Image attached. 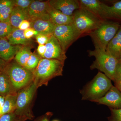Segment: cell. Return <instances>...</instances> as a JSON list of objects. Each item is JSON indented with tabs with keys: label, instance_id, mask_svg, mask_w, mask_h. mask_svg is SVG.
Returning <instances> with one entry per match:
<instances>
[{
	"label": "cell",
	"instance_id": "26",
	"mask_svg": "<svg viewBox=\"0 0 121 121\" xmlns=\"http://www.w3.org/2000/svg\"><path fill=\"white\" fill-rule=\"evenodd\" d=\"M14 28L10 23L0 22V38H6Z\"/></svg>",
	"mask_w": 121,
	"mask_h": 121
},
{
	"label": "cell",
	"instance_id": "22",
	"mask_svg": "<svg viewBox=\"0 0 121 121\" xmlns=\"http://www.w3.org/2000/svg\"><path fill=\"white\" fill-rule=\"evenodd\" d=\"M79 1L80 8L85 9L99 16L102 2L98 0H79Z\"/></svg>",
	"mask_w": 121,
	"mask_h": 121
},
{
	"label": "cell",
	"instance_id": "16",
	"mask_svg": "<svg viewBox=\"0 0 121 121\" xmlns=\"http://www.w3.org/2000/svg\"><path fill=\"white\" fill-rule=\"evenodd\" d=\"M48 12L51 21L56 26L67 25L73 23V16H69L63 14L60 11L51 6L50 4Z\"/></svg>",
	"mask_w": 121,
	"mask_h": 121
},
{
	"label": "cell",
	"instance_id": "12",
	"mask_svg": "<svg viewBox=\"0 0 121 121\" xmlns=\"http://www.w3.org/2000/svg\"><path fill=\"white\" fill-rule=\"evenodd\" d=\"M51 6L63 14L71 16L76 10L80 8L79 0H50Z\"/></svg>",
	"mask_w": 121,
	"mask_h": 121
},
{
	"label": "cell",
	"instance_id": "41",
	"mask_svg": "<svg viewBox=\"0 0 121 121\" xmlns=\"http://www.w3.org/2000/svg\"><path fill=\"white\" fill-rule=\"evenodd\" d=\"M1 115H1V113L0 112V117H1Z\"/></svg>",
	"mask_w": 121,
	"mask_h": 121
},
{
	"label": "cell",
	"instance_id": "15",
	"mask_svg": "<svg viewBox=\"0 0 121 121\" xmlns=\"http://www.w3.org/2000/svg\"><path fill=\"white\" fill-rule=\"evenodd\" d=\"M30 27L35 29L38 34L51 36L53 35L56 25L51 21L37 20L31 21Z\"/></svg>",
	"mask_w": 121,
	"mask_h": 121
},
{
	"label": "cell",
	"instance_id": "39",
	"mask_svg": "<svg viewBox=\"0 0 121 121\" xmlns=\"http://www.w3.org/2000/svg\"><path fill=\"white\" fill-rule=\"evenodd\" d=\"M41 121H48L47 118H44L43 119H42Z\"/></svg>",
	"mask_w": 121,
	"mask_h": 121
},
{
	"label": "cell",
	"instance_id": "25",
	"mask_svg": "<svg viewBox=\"0 0 121 121\" xmlns=\"http://www.w3.org/2000/svg\"><path fill=\"white\" fill-rule=\"evenodd\" d=\"M14 7L13 4L5 7L0 11V22L10 23V17Z\"/></svg>",
	"mask_w": 121,
	"mask_h": 121
},
{
	"label": "cell",
	"instance_id": "4",
	"mask_svg": "<svg viewBox=\"0 0 121 121\" xmlns=\"http://www.w3.org/2000/svg\"><path fill=\"white\" fill-rule=\"evenodd\" d=\"M89 56L95 57V60L90 66L91 70L97 69L102 72L111 80L113 81L117 64L119 60L106 50L95 48L87 51Z\"/></svg>",
	"mask_w": 121,
	"mask_h": 121
},
{
	"label": "cell",
	"instance_id": "20",
	"mask_svg": "<svg viewBox=\"0 0 121 121\" xmlns=\"http://www.w3.org/2000/svg\"><path fill=\"white\" fill-rule=\"evenodd\" d=\"M24 20L29 21L26 10L14 6L10 17L11 25L13 28H18L20 24Z\"/></svg>",
	"mask_w": 121,
	"mask_h": 121
},
{
	"label": "cell",
	"instance_id": "29",
	"mask_svg": "<svg viewBox=\"0 0 121 121\" xmlns=\"http://www.w3.org/2000/svg\"><path fill=\"white\" fill-rule=\"evenodd\" d=\"M51 36L43 34H38L35 36L36 39L39 45H45Z\"/></svg>",
	"mask_w": 121,
	"mask_h": 121
},
{
	"label": "cell",
	"instance_id": "11",
	"mask_svg": "<svg viewBox=\"0 0 121 121\" xmlns=\"http://www.w3.org/2000/svg\"><path fill=\"white\" fill-rule=\"evenodd\" d=\"M93 102L106 105L112 109H121V92L115 86H113L104 97Z\"/></svg>",
	"mask_w": 121,
	"mask_h": 121
},
{
	"label": "cell",
	"instance_id": "21",
	"mask_svg": "<svg viewBox=\"0 0 121 121\" xmlns=\"http://www.w3.org/2000/svg\"><path fill=\"white\" fill-rule=\"evenodd\" d=\"M31 47L29 45H23L14 57L15 61L24 67L32 53Z\"/></svg>",
	"mask_w": 121,
	"mask_h": 121
},
{
	"label": "cell",
	"instance_id": "28",
	"mask_svg": "<svg viewBox=\"0 0 121 121\" xmlns=\"http://www.w3.org/2000/svg\"><path fill=\"white\" fill-rule=\"evenodd\" d=\"M110 109L111 115L110 121H121V108L118 109L110 108Z\"/></svg>",
	"mask_w": 121,
	"mask_h": 121
},
{
	"label": "cell",
	"instance_id": "38",
	"mask_svg": "<svg viewBox=\"0 0 121 121\" xmlns=\"http://www.w3.org/2000/svg\"><path fill=\"white\" fill-rule=\"evenodd\" d=\"M115 86L117 87L118 90L121 92V82L115 83Z\"/></svg>",
	"mask_w": 121,
	"mask_h": 121
},
{
	"label": "cell",
	"instance_id": "13",
	"mask_svg": "<svg viewBox=\"0 0 121 121\" xmlns=\"http://www.w3.org/2000/svg\"><path fill=\"white\" fill-rule=\"evenodd\" d=\"M99 16L104 20H116L121 21V0L115 2L111 6L102 2Z\"/></svg>",
	"mask_w": 121,
	"mask_h": 121
},
{
	"label": "cell",
	"instance_id": "8",
	"mask_svg": "<svg viewBox=\"0 0 121 121\" xmlns=\"http://www.w3.org/2000/svg\"><path fill=\"white\" fill-rule=\"evenodd\" d=\"M53 35L58 40L63 50L66 52L72 43L82 36L73 23L56 26Z\"/></svg>",
	"mask_w": 121,
	"mask_h": 121
},
{
	"label": "cell",
	"instance_id": "3",
	"mask_svg": "<svg viewBox=\"0 0 121 121\" xmlns=\"http://www.w3.org/2000/svg\"><path fill=\"white\" fill-rule=\"evenodd\" d=\"M121 25L119 22L104 20L97 28L89 33L95 48L106 50Z\"/></svg>",
	"mask_w": 121,
	"mask_h": 121
},
{
	"label": "cell",
	"instance_id": "43",
	"mask_svg": "<svg viewBox=\"0 0 121 121\" xmlns=\"http://www.w3.org/2000/svg\"></svg>",
	"mask_w": 121,
	"mask_h": 121
},
{
	"label": "cell",
	"instance_id": "1",
	"mask_svg": "<svg viewBox=\"0 0 121 121\" xmlns=\"http://www.w3.org/2000/svg\"><path fill=\"white\" fill-rule=\"evenodd\" d=\"M64 63L58 60L42 58L32 72L33 82L37 88L47 85L50 80L56 76L62 75Z\"/></svg>",
	"mask_w": 121,
	"mask_h": 121
},
{
	"label": "cell",
	"instance_id": "34",
	"mask_svg": "<svg viewBox=\"0 0 121 121\" xmlns=\"http://www.w3.org/2000/svg\"><path fill=\"white\" fill-rule=\"evenodd\" d=\"M30 27V22L27 20H24L20 24L18 28L20 30H23L29 28Z\"/></svg>",
	"mask_w": 121,
	"mask_h": 121
},
{
	"label": "cell",
	"instance_id": "37",
	"mask_svg": "<svg viewBox=\"0 0 121 121\" xmlns=\"http://www.w3.org/2000/svg\"><path fill=\"white\" fill-rule=\"evenodd\" d=\"M5 97L3 96L0 95V112L1 113L2 108L4 104Z\"/></svg>",
	"mask_w": 121,
	"mask_h": 121
},
{
	"label": "cell",
	"instance_id": "42",
	"mask_svg": "<svg viewBox=\"0 0 121 121\" xmlns=\"http://www.w3.org/2000/svg\"><path fill=\"white\" fill-rule=\"evenodd\" d=\"M22 119H20V120H19L18 121H22Z\"/></svg>",
	"mask_w": 121,
	"mask_h": 121
},
{
	"label": "cell",
	"instance_id": "17",
	"mask_svg": "<svg viewBox=\"0 0 121 121\" xmlns=\"http://www.w3.org/2000/svg\"><path fill=\"white\" fill-rule=\"evenodd\" d=\"M106 51L119 60L121 51V25L114 37L108 43Z\"/></svg>",
	"mask_w": 121,
	"mask_h": 121
},
{
	"label": "cell",
	"instance_id": "9",
	"mask_svg": "<svg viewBox=\"0 0 121 121\" xmlns=\"http://www.w3.org/2000/svg\"><path fill=\"white\" fill-rule=\"evenodd\" d=\"M49 5L48 1L33 0L26 10L29 21L31 22L37 20L51 21L48 12Z\"/></svg>",
	"mask_w": 121,
	"mask_h": 121
},
{
	"label": "cell",
	"instance_id": "10",
	"mask_svg": "<svg viewBox=\"0 0 121 121\" xmlns=\"http://www.w3.org/2000/svg\"><path fill=\"white\" fill-rule=\"evenodd\" d=\"M45 45L46 52L42 58L57 60L65 63L67 58L66 52L63 50L58 40L53 35L50 37Z\"/></svg>",
	"mask_w": 121,
	"mask_h": 121
},
{
	"label": "cell",
	"instance_id": "14",
	"mask_svg": "<svg viewBox=\"0 0 121 121\" xmlns=\"http://www.w3.org/2000/svg\"><path fill=\"white\" fill-rule=\"evenodd\" d=\"M23 45L11 44L6 38H0V58L8 62L14 58Z\"/></svg>",
	"mask_w": 121,
	"mask_h": 121
},
{
	"label": "cell",
	"instance_id": "18",
	"mask_svg": "<svg viewBox=\"0 0 121 121\" xmlns=\"http://www.w3.org/2000/svg\"><path fill=\"white\" fill-rule=\"evenodd\" d=\"M10 43L13 45H28L30 43V39H27L24 35V31L18 28H13V30L6 38Z\"/></svg>",
	"mask_w": 121,
	"mask_h": 121
},
{
	"label": "cell",
	"instance_id": "23",
	"mask_svg": "<svg viewBox=\"0 0 121 121\" xmlns=\"http://www.w3.org/2000/svg\"><path fill=\"white\" fill-rule=\"evenodd\" d=\"M17 93L9 95L5 97L1 115L14 112L16 109Z\"/></svg>",
	"mask_w": 121,
	"mask_h": 121
},
{
	"label": "cell",
	"instance_id": "33",
	"mask_svg": "<svg viewBox=\"0 0 121 121\" xmlns=\"http://www.w3.org/2000/svg\"><path fill=\"white\" fill-rule=\"evenodd\" d=\"M13 1L11 0H0V11L5 7L13 4Z\"/></svg>",
	"mask_w": 121,
	"mask_h": 121
},
{
	"label": "cell",
	"instance_id": "35",
	"mask_svg": "<svg viewBox=\"0 0 121 121\" xmlns=\"http://www.w3.org/2000/svg\"><path fill=\"white\" fill-rule=\"evenodd\" d=\"M37 50L39 55L42 58L46 52V48L45 45H39Z\"/></svg>",
	"mask_w": 121,
	"mask_h": 121
},
{
	"label": "cell",
	"instance_id": "6",
	"mask_svg": "<svg viewBox=\"0 0 121 121\" xmlns=\"http://www.w3.org/2000/svg\"><path fill=\"white\" fill-rule=\"evenodd\" d=\"M73 17V24L82 36L97 28L104 20L99 16L82 8L74 12Z\"/></svg>",
	"mask_w": 121,
	"mask_h": 121
},
{
	"label": "cell",
	"instance_id": "44",
	"mask_svg": "<svg viewBox=\"0 0 121 121\" xmlns=\"http://www.w3.org/2000/svg\"></svg>",
	"mask_w": 121,
	"mask_h": 121
},
{
	"label": "cell",
	"instance_id": "40",
	"mask_svg": "<svg viewBox=\"0 0 121 121\" xmlns=\"http://www.w3.org/2000/svg\"><path fill=\"white\" fill-rule=\"evenodd\" d=\"M120 60H121V53H120V56H119V61H120Z\"/></svg>",
	"mask_w": 121,
	"mask_h": 121
},
{
	"label": "cell",
	"instance_id": "5",
	"mask_svg": "<svg viewBox=\"0 0 121 121\" xmlns=\"http://www.w3.org/2000/svg\"><path fill=\"white\" fill-rule=\"evenodd\" d=\"M3 71L8 76L17 92L33 82L32 72L26 69L15 61L7 63Z\"/></svg>",
	"mask_w": 121,
	"mask_h": 121
},
{
	"label": "cell",
	"instance_id": "19",
	"mask_svg": "<svg viewBox=\"0 0 121 121\" xmlns=\"http://www.w3.org/2000/svg\"><path fill=\"white\" fill-rule=\"evenodd\" d=\"M17 93L8 76L2 71L0 73V95L5 97Z\"/></svg>",
	"mask_w": 121,
	"mask_h": 121
},
{
	"label": "cell",
	"instance_id": "30",
	"mask_svg": "<svg viewBox=\"0 0 121 121\" xmlns=\"http://www.w3.org/2000/svg\"><path fill=\"white\" fill-rule=\"evenodd\" d=\"M113 81L115 83L121 82V60L119 61L117 64Z\"/></svg>",
	"mask_w": 121,
	"mask_h": 121
},
{
	"label": "cell",
	"instance_id": "27",
	"mask_svg": "<svg viewBox=\"0 0 121 121\" xmlns=\"http://www.w3.org/2000/svg\"><path fill=\"white\" fill-rule=\"evenodd\" d=\"M13 1L14 6L26 10L33 0H15Z\"/></svg>",
	"mask_w": 121,
	"mask_h": 121
},
{
	"label": "cell",
	"instance_id": "2",
	"mask_svg": "<svg viewBox=\"0 0 121 121\" xmlns=\"http://www.w3.org/2000/svg\"><path fill=\"white\" fill-rule=\"evenodd\" d=\"M112 86L111 80L105 74L99 72L80 91L82 99L93 102L99 99L104 97Z\"/></svg>",
	"mask_w": 121,
	"mask_h": 121
},
{
	"label": "cell",
	"instance_id": "24",
	"mask_svg": "<svg viewBox=\"0 0 121 121\" xmlns=\"http://www.w3.org/2000/svg\"><path fill=\"white\" fill-rule=\"evenodd\" d=\"M40 58L35 53H32L27 61L24 68L29 70L33 72L37 67Z\"/></svg>",
	"mask_w": 121,
	"mask_h": 121
},
{
	"label": "cell",
	"instance_id": "36",
	"mask_svg": "<svg viewBox=\"0 0 121 121\" xmlns=\"http://www.w3.org/2000/svg\"><path fill=\"white\" fill-rule=\"evenodd\" d=\"M7 63L8 62L0 58V72L4 70Z\"/></svg>",
	"mask_w": 121,
	"mask_h": 121
},
{
	"label": "cell",
	"instance_id": "31",
	"mask_svg": "<svg viewBox=\"0 0 121 121\" xmlns=\"http://www.w3.org/2000/svg\"><path fill=\"white\" fill-rule=\"evenodd\" d=\"M38 35V32L32 28H29L24 31V35L27 39H30L33 36H36Z\"/></svg>",
	"mask_w": 121,
	"mask_h": 121
},
{
	"label": "cell",
	"instance_id": "32",
	"mask_svg": "<svg viewBox=\"0 0 121 121\" xmlns=\"http://www.w3.org/2000/svg\"><path fill=\"white\" fill-rule=\"evenodd\" d=\"M17 116L14 112L2 115L0 121H15Z\"/></svg>",
	"mask_w": 121,
	"mask_h": 121
},
{
	"label": "cell",
	"instance_id": "7",
	"mask_svg": "<svg viewBox=\"0 0 121 121\" xmlns=\"http://www.w3.org/2000/svg\"><path fill=\"white\" fill-rule=\"evenodd\" d=\"M37 89L33 82L18 91L16 109L14 112L17 116L25 118L30 115V105Z\"/></svg>",
	"mask_w": 121,
	"mask_h": 121
}]
</instances>
